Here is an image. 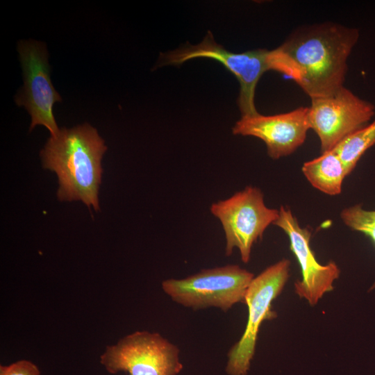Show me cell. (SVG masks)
I'll use <instances>...</instances> for the list:
<instances>
[{"mask_svg":"<svg viewBox=\"0 0 375 375\" xmlns=\"http://www.w3.org/2000/svg\"><path fill=\"white\" fill-rule=\"evenodd\" d=\"M359 31L333 22L303 26L270 51L272 70L294 80L311 99L344 86L347 60Z\"/></svg>","mask_w":375,"mask_h":375,"instance_id":"obj_1","label":"cell"},{"mask_svg":"<svg viewBox=\"0 0 375 375\" xmlns=\"http://www.w3.org/2000/svg\"><path fill=\"white\" fill-rule=\"evenodd\" d=\"M107 149L97 131L89 125L62 128L51 136L41 151L44 168L56 173L60 201L81 200L99 209L98 193Z\"/></svg>","mask_w":375,"mask_h":375,"instance_id":"obj_2","label":"cell"},{"mask_svg":"<svg viewBox=\"0 0 375 375\" xmlns=\"http://www.w3.org/2000/svg\"><path fill=\"white\" fill-rule=\"evenodd\" d=\"M205 58L215 60L235 76L240 85L238 105L242 116L258 113L255 106V91L262 75L272 70L270 51L257 49L242 53L226 50L217 44L210 31L196 45L187 42L176 50L161 53L156 67L180 65L191 59Z\"/></svg>","mask_w":375,"mask_h":375,"instance_id":"obj_3","label":"cell"},{"mask_svg":"<svg viewBox=\"0 0 375 375\" xmlns=\"http://www.w3.org/2000/svg\"><path fill=\"white\" fill-rule=\"evenodd\" d=\"M253 278L247 269L228 265L203 269L183 279L164 281L162 288L173 301L185 307H216L226 312L234 304L244 302Z\"/></svg>","mask_w":375,"mask_h":375,"instance_id":"obj_4","label":"cell"},{"mask_svg":"<svg viewBox=\"0 0 375 375\" xmlns=\"http://www.w3.org/2000/svg\"><path fill=\"white\" fill-rule=\"evenodd\" d=\"M210 210L222 225L226 255L230 256L237 248L244 263L250 260L253 244L262 238L266 228L279 216V210L267 207L262 191L253 186H247L231 197L213 203Z\"/></svg>","mask_w":375,"mask_h":375,"instance_id":"obj_5","label":"cell"},{"mask_svg":"<svg viewBox=\"0 0 375 375\" xmlns=\"http://www.w3.org/2000/svg\"><path fill=\"white\" fill-rule=\"evenodd\" d=\"M290 267V260L283 258L266 268L251 282L244 297L248 319L242 336L228 353L226 372L228 375L247 374L259 328L263 321L275 317L272 303L289 278Z\"/></svg>","mask_w":375,"mask_h":375,"instance_id":"obj_6","label":"cell"},{"mask_svg":"<svg viewBox=\"0 0 375 375\" xmlns=\"http://www.w3.org/2000/svg\"><path fill=\"white\" fill-rule=\"evenodd\" d=\"M100 362L110 374L177 375L183 369L178 348L157 333L136 331L108 346Z\"/></svg>","mask_w":375,"mask_h":375,"instance_id":"obj_7","label":"cell"},{"mask_svg":"<svg viewBox=\"0 0 375 375\" xmlns=\"http://www.w3.org/2000/svg\"><path fill=\"white\" fill-rule=\"evenodd\" d=\"M374 114L372 103L343 86L331 95L311 99L308 119L324 153L333 150L349 135L368 124Z\"/></svg>","mask_w":375,"mask_h":375,"instance_id":"obj_8","label":"cell"},{"mask_svg":"<svg viewBox=\"0 0 375 375\" xmlns=\"http://www.w3.org/2000/svg\"><path fill=\"white\" fill-rule=\"evenodd\" d=\"M23 70L24 87L16 96L18 106H24L31 116V131L35 126H44L55 136L60 129L56 124L53 106L61 97L50 78L48 53L43 43L29 40L18 44Z\"/></svg>","mask_w":375,"mask_h":375,"instance_id":"obj_9","label":"cell"},{"mask_svg":"<svg viewBox=\"0 0 375 375\" xmlns=\"http://www.w3.org/2000/svg\"><path fill=\"white\" fill-rule=\"evenodd\" d=\"M274 225L288 236L290 249L301 268L302 278L294 283L296 294L310 306H315L326 293L333 290V283L340 273L338 266L333 261L326 265L318 262L310 245L311 232L299 225L289 208L281 206Z\"/></svg>","mask_w":375,"mask_h":375,"instance_id":"obj_10","label":"cell"},{"mask_svg":"<svg viewBox=\"0 0 375 375\" xmlns=\"http://www.w3.org/2000/svg\"><path fill=\"white\" fill-rule=\"evenodd\" d=\"M308 107L274 115L242 116L232 128L234 135L252 136L262 140L269 156L278 159L288 156L305 141L310 128Z\"/></svg>","mask_w":375,"mask_h":375,"instance_id":"obj_11","label":"cell"},{"mask_svg":"<svg viewBox=\"0 0 375 375\" xmlns=\"http://www.w3.org/2000/svg\"><path fill=\"white\" fill-rule=\"evenodd\" d=\"M302 172L312 187L328 195H338L342 192L347 169L337 153L333 151L303 163Z\"/></svg>","mask_w":375,"mask_h":375,"instance_id":"obj_12","label":"cell"},{"mask_svg":"<svg viewBox=\"0 0 375 375\" xmlns=\"http://www.w3.org/2000/svg\"><path fill=\"white\" fill-rule=\"evenodd\" d=\"M374 144L375 120L349 135L333 150L349 174L365 152Z\"/></svg>","mask_w":375,"mask_h":375,"instance_id":"obj_13","label":"cell"},{"mask_svg":"<svg viewBox=\"0 0 375 375\" xmlns=\"http://www.w3.org/2000/svg\"><path fill=\"white\" fill-rule=\"evenodd\" d=\"M343 223L353 231L368 236L375 244V210H367L361 204L344 208L340 212ZM375 288V282L371 290Z\"/></svg>","mask_w":375,"mask_h":375,"instance_id":"obj_14","label":"cell"},{"mask_svg":"<svg viewBox=\"0 0 375 375\" xmlns=\"http://www.w3.org/2000/svg\"><path fill=\"white\" fill-rule=\"evenodd\" d=\"M0 375H40V372L31 361L22 360L9 365H1Z\"/></svg>","mask_w":375,"mask_h":375,"instance_id":"obj_15","label":"cell"}]
</instances>
